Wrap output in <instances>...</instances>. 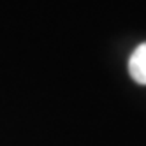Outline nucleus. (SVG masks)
I'll list each match as a JSON object with an SVG mask.
<instances>
[{
    "label": "nucleus",
    "mask_w": 146,
    "mask_h": 146,
    "mask_svg": "<svg viewBox=\"0 0 146 146\" xmlns=\"http://www.w3.org/2000/svg\"><path fill=\"white\" fill-rule=\"evenodd\" d=\"M129 72L137 85H146V42L132 51L129 58Z\"/></svg>",
    "instance_id": "1"
}]
</instances>
